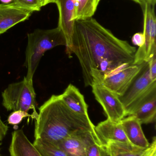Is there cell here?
I'll use <instances>...</instances> for the list:
<instances>
[{
  "mask_svg": "<svg viewBox=\"0 0 156 156\" xmlns=\"http://www.w3.org/2000/svg\"><path fill=\"white\" fill-rule=\"evenodd\" d=\"M136 49L115 37L93 17L75 21L72 52L81 67L85 86L133 65Z\"/></svg>",
  "mask_w": 156,
  "mask_h": 156,
  "instance_id": "1",
  "label": "cell"
},
{
  "mask_svg": "<svg viewBox=\"0 0 156 156\" xmlns=\"http://www.w3.org/2000/svg\"><path fill=\"white\" fill-rule=\"evenodd\" d=\"M89 115L70 109L60 95H52L38 109L35 119L34 139L56 145L60 141L82 131H95Z\"/></svg>",
  "mask_w": 156,
  "mask_h": 156,
  "instance_id": "2",
  "label": "cell"
},
{
  "mask_svg": "<svg viewBox=\"0 0 156 156\" xmlns=\"http://www.w3.org/2000/svg\"><path fill=\"white\" fill-rule=\"evenodd\" d=\"M60 45L66 46V41L63 33L58 27L47 30L37 29L27 34L24 64L27 69L26 79L33 81L35 72L45 53Z\"/></svg>",
  "mask_w": 156,
  "mask_h": 156,
  "instance_id": "3",
  "label": "cell"
},
{
  "mask_svg": "<svg viewBox=\"0 0 156 156\" xmlns=\"http://www.w3.org/2000/svg\"><path fill=\"white\" fill-rule=\"evenodd\" d=\"M156 93V80L151 79L148 62H143L141 70L125 93L119 96L126 116L131 115L140 105Z\"/></svg>",
  "mask_w": 156,
  "mask_h": 156,
  "instance_id": "4",
  "label": "cell"
},
{
  "mask_svg": "<svg viewBox=\"0 0 156 156\" xmlns=\"http://www.w3.org/2000/svg\"><path fill=\"white\" fill-rule=\"evenodd\" d=\"M2 104L7 111H23L28 112L33 110L32 119L37 117L36 110V93L33 81L25 77L24 80L10 83L2 93Z\"/></svg>",
  "mask_w": 156,
  "mask_h": 156,
  "instance_id": "5",
  "label": "cell"
},
{
  "mask_svg": "<svg viewBox=\"0 0 156 156\" xmlns=\"http://www.w3.org/2000/svg\"><path fill=\"white\" fill-rule=\"evenodd\" d=\"M155 3L144 2L140 4L143 15L144 44L136 50L133 65H140L148 62L156 55V16Z\"/></svg>",
  "mask_w": 156,
  "mask_h": 156,
  "instance_id": "6",
  "label": "cell"
},
{
  "mask_svg": "<svg viewBox=\"0 0 156 156\" xmlns=\"http://www.w3.org/2000/svg\"><path fill=\"white\" fill-rule=\"evenodd\" d=\"M92 92L96 101L101 105L107 119L121 122L126 117V112L119 95L101 84H93Z\"/></svg>",
  "mask_w": 156,
  "mask_h": 156,
  "instance_id": "7",
  "label": "cell"
},
{
  "mask_svg": "<svg viewBox=\"0 0 156 156\" xmlns=\"http://www.w3.org/2000/svg\"><path fill=\"white\" fill-rule=\"evenodd\" d=\"M59 11L58 27L62 31L66 41V53L71 57L74 31V20L77 0H53Z\"/></svg>",
  "mask_w": 156,
  "mask_h": 156,
  "instance_id": "8",
  "label": "cell"
},
{
  "mask_svg": "<svg viewBox=\"0 0 156 156\" xmlns=\"http://www.w3.org/2000/svg\"><path fill=\"white\" fill-rule=\"evenodd\" d=\"M98 138L95 131H82L67 136L56 145L70 156H87L90 144Z\"/></svg>",
  "mask_w": 156,
  "mask_h": 156,
  "instance_id": "9",
  "label": "cell"
},
{
  "mask_svg": "<svg viewBox=\"0 0 156 156\" xmlns=\"http://www.w3.org/2000/svg\"><path fill=\"white\" fill-rule=\"evenodd\" d=\"M33 10L12 2L0 4V34L13 27L27 20Z\"/></svg>",
  "mask_w": 156,
  "mask_h": 156,
  "instance_id": "10",
  "label": "cell"
},
{
  "mask_svg": "<svg viewBox=\"0 0 156 156\" xmlns=\"http://www.w3.org/2000/svg\"><path fill=\"white\" fill-rule=\"evenodd\" d=\"M142 64L131 65L124 68L115 74L105 78L101 85L119 96H122L141 70Z\"/></svg>",
  "mask_w": 156,
  "mask_h": 156,
  "instance_id": "11",
  "label": "cell"
},
{
  "mask_svg": "<svg viewBox=\"0 0 156 156\" xmlns=\"http://www.w3.org/2000/svg\"><path fill=\"white\" fill-rule=\"evenodd\" d=\"M94 130L98 140L102 145L110 142L130 143L120 122H117L107 119L95 126Z\"/></svg>",
  "mask_w": 156,
  "mask_h": 156,
  "instance_id": "12",
  "label": "cell"
},
{
  "mask_svg": "<svg viewBox=\"0 0 156 156\" xmlns=\"http://www.w3.org/2000/svg\"><path fill=\"white\" fill-rule=\"evenodd\" d=\"M125 136L130 144L141 148H147L150 146L143 132L142 124L136 117L129 115L120 122Z\"/></svg>",
  "mask_w": 156,
  "mask_h": 156,
  "instance_id": "13",
  "label": "cell"
},
{
  "mask_svg": "<svg viewBox=\"0 0 156 156\" xmlns=\"http://www.w3.org/2000/svg\"><path fill=\"white\" fill-rule=\"evenodd\" d=\"M9 152L10 156H42L22 129L12 133Z\"/></svg>",
  "mask_w": 156,
  "mask_h": 156,
  "instance_id": "14",
  "label": "cell"
},
{
  "mask_svg": "<svg viewBox=\"0 0 156 156\" xmlns=\"http://www.w3.org/2000/svg\"><path fill=\"white\" fill-rule=\"evenodd\" d=\"M103 146L110 156H146L156 147V137H153L147 148H141L130 143L121 142H110Z\"/></svg>",
  "mask_w": 156,
  "mask_h": 156,
  "instance_id": "15",
  "label": "cell"
},
{
  "mask_svg": "<svg viewBox=\"0 0 156 156\" xmlns=\"http://www.w3.org/2000/svg\"><path fill=\"white\" fill-rule=\"evenodd\" d=\"M60 95L64 103L73 112L79 114L89 115L88 105L84 96L76 86L69 84L64 92Z\"/></svg>",
  "mask_w": 156,
  "mask_h": 156,
  "instance_id": "16",
  "label": "cell"
},
{
  "mask_svg": "<svg viewBox=\"0 0 156 156\" xmlns=\"http://www.w3.org/2000/svg\"><path fill=\"white\" fill-rule=\"evenodd\" d=\"M131 115L136 117L142 124L155 122L156 93L140 105Z\"/></svg>",
  "mask_w": 156,
  "mask_h": 156,
  "instance_id": "17",
  "label": "cell"
},
{
  "mask_svg": "<svg viewBox=\"0 0 156 156\" xmlns=\"http://www.w3.org/2000/svg\"><path fill=\"white\" fill-rule=\"evenodd\" d=\"M100 0H77L74 21L92 17L97 10Z\"/></svg>",
  "mask_w": 156,
  "mask_h": 156,
  "instance_id": "18",
  "label": "cell"
},
{
  "mask_svg": "<svg viewBox=\"0 0 156 156\" xmlns=\"http://www.w3.org/2000/svg\"><path fill=\"white\" fill-rule=\"evenodd\" d=\"M33 144L42 156H70L57 146L40 139H34Z\"/></svg>",
  "mask_w": 156,
  "mask_h": 156,
  "instance_id": "19",
  "label": "cell"
},
{
  "mask_svg": "<svg viewBox=\"0 0 156 156\" xmlns=\"http://www.w3.org/2000/svg\"><path fill=\"white\" fill-rule=\"evenodd\" d=\"M87 156H110L105 147L95 138L90 144L87 150Z\"/></svg>",
  "mask_w": 156,
  "mask_h": 156,
  "instance_id": "20",
  "label": "cell"
},
{
  "mask_svg": "<svg viewBox=\"0 0 156 156\" xmlns=\"http://www.w3.org/2000/svg\"><path fill=\"white\" fill-rule=\"evenodd\" d=\"M26 117H31L32 115L25 111H16L12 112L7 118L8 123L12 125L16 126L19 124Z\"/></svg>",
  "mask_w": 156,
  "mask_h": 156,
  "instance_id": "21",
  "label": "cell"
},
{
  "mask_svg": "<svg viewBox=\"0 0 156 156\" xmlns=\"http://www.w3.org/2000/svg\"><path fill=\"white\" fill-rule=\"evenodd\" d=\"M13 2L34 12L40 11L43 6L41 0H13Z\"/></svg>",
  "mask_w": 156,
  "mask_h": 156,
  "instance_id": "22",
  "label": "cell"
},
{
  "mask_svg": "<svg viewBox=\"0 0 156 156\" xmlns=\"http://www.w3.org/2000/svg\"><path fill=\"white\" fill-rule=\"evenodd\" d=\"M145 37L143 33H136L132 37V42L135 45L139 47L143 46L144 44Z\"/></svg>",
  "mask_w": 156,
  "mask_h": 156,
  "instance_id": "23",
  "label": "cell"
},
{
  "mask_svg": "<svg viewBox=\"0 0 156 156\" xmlns=\"http://www.w3.org/2000/svg\"><path fill=\"white\" fill-rule=\"evenodd\" d=\"M149 64L150 77L153 81L156 80V55L150 58L148 62Z\"/></svg>",
  "mask_w": 156,
  "mask_h": 156,
  "instance_id": "24",
  "label": "cell"
},
{
  "mask_svg": "<svg viewBox=\"0 0 156 156\" xmlns=\"http://www.w3.org/2000/svg\"><path fill=\"white\" fill-rule=\"evenodd\" d=\"M9 127L3 122L0 116V144H2L3 140L6 136Z\"/></svg>",
  "mask_w": 156,
  "mask_h": 156,
  "instance_id": "25",
  "label": "cell"
},
{
  "mask_svg": "<svg viewBox=\"0 0 156 156\" xmlns=\"http://www.w3.org/2000/svg\"><path fill=\"white\" fill-rule=\"evenodd\" d=\"M134 2H136L139 5L143 3V2H150V3H156V0H132Z\"/></svg>",
  "mask_w": 156,
  "mask_h": 156,
  "instance_id": "26",
  "label": "cell"
},
{
  "mask_svg": "<svg viewBox=\"0 0 156 156\" xmlns=\"http://www.w3.org/2000/svg\"><path fill=\"white\" fill-rule=\"evenodd\" d=\"M53 0H41L43 4V6L46 5L48 4L51 3H52Z\"/></svg>",
  "mask_w": 156,
  "mask_h": 156,
  "instance_id": "27",
  "label": "cell"
},
{
  "mask_svg": "<svg viewBox=\"0 0 156 156\" xmlns=\"http://www.w3.org/2000/svg\"><path fill=\"white\" fill-rule=\"evenodd\" d=\"M2 3L8 4L13 2V0H0Z\"/></svg>",
  "mask_w": 156,
  "mask_h": 156,
  "instance_id": "28",
  "label": "cell"
},
{
  "mask_svg": "<svg viewBox=\"0 0 156 156\" xmlns=\"http://www.w3.org/2000/svg\"><path fill=\"white\" fill-rule=\"evenodd\" d=\"M149 156H156V149H154Z\"/></svg>",
  "mask_w": 156,
  "mask_h": 156,
  "instance_id": "29",
  "label": "cell"
},
{
  "mask_svg": "<svg viewBox=\"0 0 156 156\" xmlns=\"http://www.w3.org/2000/svg\"><path fill=\"white\" fill-rule=\"evenodd\" d=\"M1 145H2V144H0V146H1ZM0 151H1V149H0ZM1 153H0V156H1Z\"/></svg>",
  "mask_w": 156,
  "mask_h": 156,
  "instance_id": "30",
  "label": "cell"
}]
</instances>
